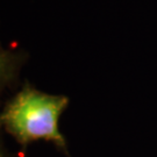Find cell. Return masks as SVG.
<instances>
[{"mask_svg":"<svg viewBox=\"0 0 157 157\" xmlns=\"http://www.w3.org/2000/svg\"><path fill=\"white\" fill-rule=\"evenodd\" d=\"M69 104L67 95L50 94L26 83L1 109L0 129L11 135L25 150L33 142L44 141L67 154L59 119Z\"/></svg>","mask_w":157,"mask_h":157,"instance_id":"obj_1","label":"cell"},{"mask_svg":"<svg viewBox=\"0 0 157 157\" xmlns=\"http://www.w3.org/2000/svg\"><path fill=\"white\" fill-rule=\"evenodd\" d=\"M0 157H13L12 154L7 150V148L4 144V141L1 139V135H0Z\"/></svg>","mask_w":157,"mask_h":157,"instance_id":"obj_3","label":"cell"},{"mask_svg":"<svg viewBox=\"0 0 157 157\" xmlns=\"http://www.w3.org/2000/svg\"><path fill=\"white\" fill-rule=\"evenodd\" d=\"M23 55L4 48L0 43V94L15 80Z\"/></svg>","mask_w":157,"mask_h":157,"instance_id":"obj_2","label":"cell"}]
</instances>
